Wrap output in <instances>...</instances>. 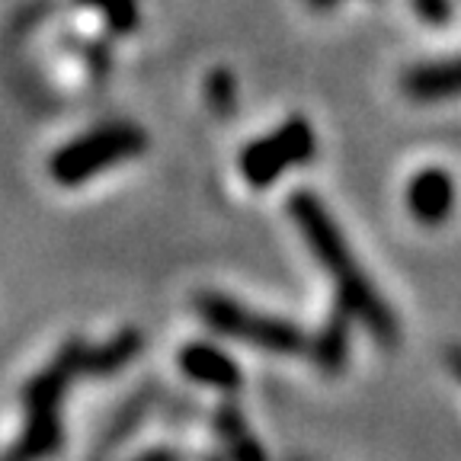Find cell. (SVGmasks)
I'll return each mask as SVG.
<instances>
[{
    "label": "cell",
    "instance_id": "cell-10",
    "mask_svg": "<svg viewBox=\"0 0 461 461\" xmlns=\"http://www.w3.org/2000/svg\"><path fill=\"white\" fill-rule=\"evenodd\" d=\"M144 349V333L138 327H125L113 339H106L103 346L84 353V375H115L122 372L125 366L138 359V353Z\"/></svg>",
    "mask_w": 461,
    "mask_h": 461
},
{
    "label": "cell",
    "instance_id": "cell-16",
    "mask_svg": "<svg viewBox=\"0 0 461 461\" xmlns=\"http://www.w3.org/2000/svg\"><path fill=\"white\" fill-rule=\"evenodd\" d=\"M311 10H333L339 4V0H304Z\"/></svg>",
    "mask_w": 461,
    "mask_h": 461
},
{
    "label": "cell",
    "instance_id": "cell-13",
    "mask_svg": "<svg viewBox=\"0 0 461 461\" xmlns=\"http://www.w3.org/2000/svg\"><path fill=\"white\" fill-rule=\"evenodd\" d=\"M205 96L215 106V113H234V100H238V86H234V74L215 71L205 84Z\"/></svg>",
    "mask_w": 461,
    "mask_h": 461
},
{
    "label": "cell",
    "instance_id": "cell-8",
    "mask_svg": "<svg viewBox=\"0 0 461 461\" xmlns=\"http://www.w3.org/2000/svg\"><path fill=\"white\" fill-rule=\"evenodd\" d=\"M401 90L417 103H436V100L461 96V55L407 68L401 77Z\"/></svg>",
    "mask_w": 461,
    "mask_h": 461
},
{
    "label": "cell",
    "instance_id": "cell-4",
    "mask_svg": "<svg viewBox=\"0 0 461 461\" xmlns=\"http://www.w3.org/2000/svg\"><path fill=\"white\" fill-rule=\"evenodd\" d=\"M195 314L209 330L221 337L238 339V343L257 346L267 353L295 356L308 349V333L285 317L273 314H253L240 302L221 295V292H199L195 295Z\"/></svg>",
    "mask_w": 461,
    "mask_h": 461
},
{
    "label": "cell",
    "instance_id": "cell-7",
    "mask_svg": "<svg viewBox=\"0 0 461 461\" xmlns=\"http://www.w3.org/2000/svg\"><path fill=\"white\" fill-rule=\"evenodd\" d=\"M176 366L183 368L189 382L209 384L224 394H238L244 388V372L224 349L215 343H186L176 356Z\"/></svg>",
    "mask_w": 461,
    "mask_h": 461
},
{
    "label": "cell",
    "instance_id": "cell-12",
    "mask_svg": "<svg viewBox=\"0 0 461 461\" xmlns=\"http://www.w3.org/2000/svg\"><path fill=\"white\" fill-rule=\"evenodd\" d=\"M86 7H94L96 14H103V20L109 23L115 36H131L141 23V10L138 0H80Z\"/></svg>",
    "mask_w": 461,
    "mask_h": 461
},
{
    "label": "cell",
    "instance_id": "cell-11",
    "mask_svg": "<svg viewBox=\"0 0 461 461\" xmlns=\"http://www.w3.org/2000/svg\"><path fill=\"white\" fill-rule=\"evenodd\" d=\"M215 429H218V436H221L224 448H228L230 455H238V458H250V461L267 458L263 446L250 436V426H247V420H244V413H240L238 403L224 401L221 407H218L215 411Z\"/></svg>",
    "mask_w": 461,
    "mask_h": 461
},
{
    "label": "cell",
    "instance_id": "cell-15",
    "mask_svg": "<svg viewBox=\"0 0 461 461\" xmlns=\"http://www.w3.org/2000/svg\"><path fill=\"white\" fill-rule=\"evenodd\" d=\"M448 368H452V372L461 378V349H458V346H455V349H448Z\"/></svg>",
    "mask_w": 461,
    "mask_h": 461
},
{
    "label": "cell",
    "instance_id": "cell-3",
    "mask_svg": "<svg viewBox=\"0 0 461 461\" xmlns=\"http://www.w3.org/2000/svg\"><path fill=\"white\" fill-rule=\"evenodd\" d=\"M144 148H148V135L138 125H100V129L61 144L49 158V176L58 186H84L86 180H94L96 173L144 154Z\"/></svg>",
    "mask_w": 461,
    "mask_h": 461
},
{
    "label": "cell",
    "instance_id": "cell-14",
    "mask_svg": "<svg viewBox=\"0 0 461 461\" xmlns=\"http://www.w3.org/2000/svg\"><path fill=\"white\" fill-rule=\"evenodd\" d=\"M420 20H426L429 26H442L452 20V0H411Z\"/></svg>",
    "mask_w": 461,
    "mask_h": 461
},
{
    "label": "cell",
    "instance_id": "cell-2",
    "mask_svg": "<svg viewBox=\"0 0 461 461\" xmlns=\"http://www.w3.org/2000/svg\"><path fill=\"white\" fill-rule=\"evenodd\" d=\"M84 339H68L58 356L29 378L23 388V407H26V429L10 448V458L36 461L58 452L65 446V429H61V401L77 375H84Z\"/></svg>",
    "mask_w": 461,
    "mask_h": 461
},
{
    "label": "cell",
    "instance_id": "cell-1",
    "mask_svg": "<svg viewBox=\"0 0 461 461\" xmlns=\"http://www.w3.org/2000/svg\"><path fill=\"white\" fill-rule=\"evenodd\" d=\"M288 215L295 221V228L302 230L304 244L314 250V257L321 259V267L333 276L337 282V298L353 317H359L368 327L375 339L382 346H394L401 339V324H397L394 311L388 308L375 285L368 282V276L356 267L349 244H346L343 230L333 221V215L327 212V205L317 199L311 189H298L288 195Z\"/></svg>",
    "mask_w": 461,
    "mask_h": 461
},
{
    "label": "cell",
    "instance_id": "cell-9",
    "mask_svg": "<svg viewBox=\"0 0 461 461\" xmlns=\"http://www.w3.org/2000/svg\"><path fill=\"white\" fill-rule=\"evenodd\" d=\"M349 321H353V314L337 302V308L330 311L321 333L314 339H308L311 362L324 375H339L346 368V359H349Z\"/></svg>",
    "mask_w": 461,
    "mask_h": 461
},
{
    "label": "cell",
    "instance_id": "cell-5",
    "mask_svg": "<svg viewBox=\"0 0 461 461\" xmlns=\"http://www.w3.org/2000/svg\"><path fill=\"white\" fill-rule=\"evenodd\" d=\"M314 151H317V138H314L311 122L302 119V115H292V119H285L276 131H269V135H263V138H253L250 144H244L238 167H240V176L247 180V186L267 189V186H273L285 170L311 164Z\"/></svg>",
    "mask_w": 461,
    "mask_h": 461
},
{
    "label": "cell",
    "instance_id": "cell-6",
    "mask_svg": "<svg viewBox=\"0 0 461 461\" xmlns=\"http://www.w3.org/2000/svg\"><path fill=\"white\" fill-rule=\"evenodd\" d=\"M407 209L426 228L448 221L455 212V180L446 167H423L407 183Z\"/></svg>",
    "mask_w": 461,
    "mask_h": 461
}]
</instances>
